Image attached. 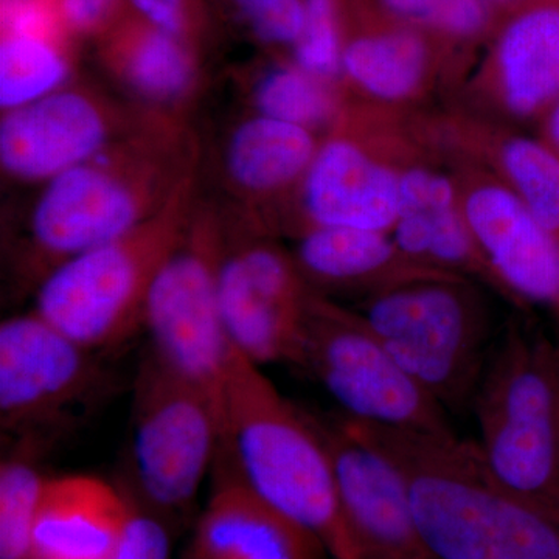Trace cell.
Instances as JSON below:
<instances>
[{
	"label": "cell",
	"instance_id": "cell-2",
	"mask_svg": "<svg viewBox=\"0 0 559 559\" xmlns=\"http://www.w3.org/2000/svg\"><path fill=\"white\" fill-rule=\"evenodd\" d=\"M341 417L400 471L433 559H559V514L500 484L477 443Z\"/></svg>",
	"mask_w": 559,
	"mask_h": 559
},
{
	"label": "cell",
	"instance_id": "cell-17",
	"mask_svg": "<svg viewBox=\"0 0 559 559\" xmlns=\"http://www.w3.org/2000/svg\"><path fill=\"white\" fill-rule=\"evenodd\" d=\"M131 510L119 485L91 474L50 476L28 559H112Z\"/></svg>",
	"mask_w": 559,
	"mask_h": 559
},
{
	"label": "cell",
	"instance_id": "cell-18",
	"mask_svg": "<svg viewBox=\"0 0 559 559\" xmlns=\"http://www.w3.org/2000/svg\"><path fill=\"white\" fill-rule=\"evenodd\" d=\"M301 186L310 229L384 231L395 226L400 178L348 138L336 135L319 146Z\"/></svg>",
	"mask_w": 559,
	"mask_h": 559
},
{
	"label": "cell",
	"instance_id": "cell-4",
	"mask_svg": "<svg viewBox=\"0 0 559 559\" xmlns=\"http://www.w3.org/2000/svg\"><path fill=\"white\" fill-rule=\"evenodd\" d=\"M198 175L159 213L116 240L51 271L35 290V310L95 352L116 348L143 329L151 286L197 210Z\"/></svg>",
	"mask_w": 559,
	"mask_h": 559
},
{
	"label": "cell",
	"instance_id": "cell-34",
	"mask_svg": "<svg viewBox=\"0 0 559 559\" xmlns=\"http://www.w3.org/2000/svg\"><path fill=\"white\" fill-rule=\"evenodd\" d=\"M550 135L551 140L555 142V145H557L559 148V103L557 109H555L554 116H551Z\"/></svg>",
	"mask_w": 559,
	"mask_h": 559
},
{
	"label": "cell",
	"instance_id": "cell-15",
	"mask_svg": "<svg viewBox=\"0 0 559 559\" xmlns=\"http://www.w3.org/2000/svg\"><path fill=\"white\" fill-rule=\"evenodd\" d=\"M97 39L103 68L131 102L182 116L201 81L193 44L160 31L128 7Z\"/></svg>",
	"mask_w": 559,
	"mask_h": 559
},
{
	"label": "cell",
	"instance_id": "cell-12",
	"mask_svg": "<svg viewBox=\"0 0 559 559\" xmlns=\"http://www.w3.org/2000/svg\"><path fill=\"white\" fill-rule=\"evenodd\" d=\"M218 288L231 347L260 367L293 364L312 294L296 259L227 216Z\"/></svg>",
	"mask_w": 559,
	"mask_h": 559
},
{
	"label": "cell",
	"instance_id": "cell-5",
	"mask_svg": "<svg viewBox=\"0 0 559 559\" xmlns=\"http://www.w3.org/2000/svg\"><path fill=\"white\" fill-rule=\"evenodd\" d=\"M479 448L492 476L559 514L557 342L511 330L492 347L474 393Z\"/></svg>",
	"mask_w": 559,
	"mask_h": 559
},
{
	"label": "cell",
	"instance_id": "cell-3",
	"mask_svg": "<svg viewBox=\"0 0 559 559\" xmlns=\"http://www.w3.org/2000/svg\"><path fill=\"white\" fill-rule=\"evenodd\" d=\"M215 468L229 471L272 509L307 530L331 559H364L314 417L283 396L263 367L235 348Z\"/></svg>",
	"mask_w": 559,
	"mask_h": 559
},
{
	"label": "cell",
	"instance_id": "cell-28",
	"mask_svg": "<svg viewBox=\"0 0 559 559\" xmlns=\"http://www.w3.org/2000/svg\"><path fill=\"white\" fill-rule=\"evenodd\" d=\"M296 64L316 79L329 81L342 70L340 16L336 0H305V24L294 44Z\"/></svg>",
	"mask_w": 559,
	"mask_h": 559
},
{
	"label": "cell",
	"instance_id": "cell-6",
	"mask_svg": "<svg viewBox=\"0 0 559 559\" xmlns=\"http://www.w3.org/2000/svg\"><path fill=\"white\" fill-rule=\"evenodd\" d=\"M223 439L219 404L146 348L132 382L124 491L165 524L179 521L215 469Z\"/></svg>",
	"mask_w": 559,
	"mask_h": 559
},
{
	"label": "cell",
	"instance_id": "cell-30",
	"mask_svg": "<svg viewBox=\"0 0 559 559\" xmlns=\"http://www.w3.org/2000/svg\"><path fill=\"white\" fill-rule=\"evenodd\" d=\"M267 44H296L305 24V0H230Z\"/></svg>",
	"mask_w": 559,
	"mask_h": 559
},
{
	"label": "cell",
	"instance_id": "cell-20",
	"mask_svg": "<svg viewBox=\"0 0 559 559\" xmlns=\"http://www.w3.org/2000/svg\"><path fill=\"white\" fill-rule=\"evenodd\" d=\"M318 143L311 130L253 114L231 130L223 151L227 189L240 204H259L304 182Z\"/></svg>",
	"mask_w": 559,
	"mask_h": 559
},
{
	"label": "cell",
	"instance_id": "cell-11",
	"mask_svg": "<svg viewBox=\"0 0 559 559\" xmlns=\"http://www.w3.org/2000/svg\"><path fill=\"white\" fill-rule=\"evenodd\" d=\"M154 110L70 81L60 90L2 112L0 165L7 178L47 183L156 119Z\"/></svg>",
	"mask_w": 559,
	"mask_h": 559
},
{
	"label": "cell",
	"instance_id": "cell-33",
	"mask_svg": "<svg viewBox=\"0 0 559 559\" xmlns=\"http://www.w3.org/2000/svg\"><path fill=\"white\" fill-rule=\"evenodd\" d=\"M124 0H60L70 36H98L123 10Z\"/></svg>",
	"mask_w": 559,
	"mask_h": 559
},
{
	"label": "cell",
	"instance_id": "cell-10",
	"mask_svg": "<svg viewBox=\"0 0 559 559\" xmlns=\"http://www.w3.org/2000/svg\"><path fill=\"white\" fill-rule=\"evenodd\" d=\"M108 388L98 352L38 312L0 325V428L14 447L36 451Z\"/></svg>",
	"mask_w": 559,
	"mask_h": 559
},
{
	"label": "cell",
	"instance_id": "cell-22",
	"mask_svg": "<svg viewBox=\"0 0 559 559\" xmlns=\"http://www.w3.org/2000/svg\"><path fill=\"white\" fill-rule=\"evenodd\" d=\"M507 105L530 116L559 95V7H539L516 17L499 43Z\"/></svg>",
	"mask_w": 559,
	"mask_h": 559
},
{
	"label": "cell",
	"instance_id": "cell-32",
	"mask_svg": "<svg viewBox=\"0 0 559 559\" xmlns=\"http://www.w3.org/2000/svg\"><path fill=\"white\" fill-rule=\"evenodd\" d=\"M134 11L160 31L171 33L190 44H197L201 28V13L197 0H124Z\"/></svg>",
	"mask_w": 559,
	"mask_h": 559
},
{
	"label": "cell",
	"instance_id": "cell-27",
	"mask_svg": "<svg viewBox=\"0 0 559 559\" xmlns=\"http://www.w3.org/2000/svg\"><path fill=\"white\" fill-rule=\"evenodd\" d=\"M503 165L530 215L559 234V157L533 140L514 139L503 148Z\"/></svg>",
	"mask_w": 559,
	"mask_h": 559
},
{
	"label": "cell",
	"instance_id": "cell-8",
	"mask_svg": "<svg viewBox=\"0 0 559 559\" xmlns=\"http://www.w3.org/2000/svg\"><path fill=\"white\" fill-rule=\"evenodd\" d=\"M293 366L358 421L451 436L447 409L390 355L362 314L311 294Z\"/></svg>",
	"mask_w": 559,
	"mask_h": 559
},
{
	"label": "cell",
	"instance_id": "cell-23",
	"mask_svg": "<svg viewBox=\"0 0 559 559\" xmlns=\"http://www.w3.org/2000/svg\"><path fill=\"white\" fill-rule=\"evenodd\" d=\"M426 64L425 43L411 32L362 36L347 44L342 55L345 75L382 100L411 95L425 75Z\"/></svg>",
	"mask_w": 559,
	"mask_h": 559
},
{
	"label": "cell",
	"instance_id": "cell-29",
	"mask_svg": "<svg viewBox=\"0 0 559 559\" xmlns=\"http://www.w3.org/2000/svg\"><path fill=\"white\" fill-rule=\"evenodd\" d=\"M404 20L423 22L451 35L469 36L487 22L484 0H381Z\"/></svg>",
	"mask_w": 559,
	"mask_h": 559
},
{
	"label": "cell",
	"instance_id": "cell-35",
	"mask_svg": "<svg viewBox=\"0 0 559 559\" xmlns=\"http://www.w3.org/2000/svg\"><path fill=\"white\" fill-rule=\"evenodd\" d=\"M557 348H558V367H559V341L557 342Z\"/></svg>",
	"mask_w": 559,
	"mask_h": 559
},
{
	"label": "cell",
	"instance_id": "cell-14",
	"mask_svg": "<svg viewBox=\"0 0 559 559\" xmlns=\"http://www.w3.org/2000/svg\"><path fill=\"white\" fill-rule=\"evenodd\" d=\"M218 469L183 559H331L307 530Z\"/></svg>",
	"mask_w": 559,
	"mask_h": 559
},
{
	"label": "cell",
	"instance_id": "cell-13",
	"mask_svg": "<svg viewBox=\"0 0 559 559\" xmlns=\"http://www.w3.org/2000/svg\"><path fill=\"white\" fill-rule=\"evenodd\" d=\"M364 559H433L415 522L406 481L340 417H314Z\"/></svg>",
	"mask_w": 559,
	"mask_h": 559
},
{
	"label": "cell",
	"instance_id": "cell-25",
	"mask_svg": "<svg viewBox=\"0 0 559 559\" xmlns=\"http://www.w3.org/2000/svg\"><path fill=\"white\" fill-rule=\"evenodd\" d=\"M35 452L14 447L0 463V559H28L33 530L50 476Z\"/></svg>",
	"mask_w": 559,
	"mask_h": 559
},
{
	"label": "cell",
	"instance_id": "cell-16",
	"mask_svg": "<svg viewBox=\"0 0 559 559\" xmlns=\"http://www.w3.org/2000/svg\"><path fill=\"white\" fill-rule=\"evenodd\" d=\"M465 218L477 245L507 288L559 310V240L502 189L481 187L466 201Z\"/></svg>",
	"mask_w": 559,
	"mask_h": 559
},
{
	"label": "cell",
	"instance_id": "cell-1",
	"mask_svg": "<svg viewBox=\"0 0 559 559\" xmlns=\"http://www.w3.org/2000/svg\"><path fill=\"white\" fill-rule=\"evenodd\" d=\"M198 164L200 145L183 116L160 114L44 183L11 260L17 288L35 293L66 261L153 218Z\"/></svg>",
	"mask_w": 559,
	"mask_h": 559
},
{
	"label": "cell",
	"instance_id": "cell-9",
	"mask_svg": "<svg viewBox=\"0 0 559 559\" xmlns=\"http://www.w3.org/2000/svg\"><path fill=\"white\" fill-rule=\"evenodd\" d=\"M364 318L401 367L444 409H465L487 366L479 305L444 278L404 283L371 297Z\"/></svg>",
	"mask_w": 559,
	"mask_h": 559
},
{
	"label": "cell",
	"instance_id": "cell-7",
	"mask_svg": "<svg viewBox=\"0 0 559 559\" xmlns=\"http://www.w3.org/2000/svg\"><path fill=\"white\" fill-rule=\"evenodd\" d=\"M227 215L198 202L182 240L151 286L143 314L148 348L207 392L224 414L231 347L219 307Z\"/></svg>",
	"mask_w": 559,
	"mask_h": 559
},
{
	"label": "cell",
	"instance_id": "cell-24",
	"mask_svg": "<svg viewBox=\"0 0 559 559\" xmlns=\"http://www.w3.org/2000/svg\"><path fill=\"white\" fill-rule=\"evenodd\" d=\"M70 39L2 33L0 108H20L73 81Z\"/></svg>",
	"mask_w": 559,
	"mask_h": 559
},
{
	"label": "cell",
	"instance_id": "cell-26",
	"mask_svg": "<svg viewBox=\"0 0 559 559\" xmlns=\"http://www.w3.org/2000/svg\"><path fill=\"white\" fill-rule=\"evenodd\" d=\"M255 114L297 127L325 124L336 114V103L325 81L299 66H275L264 70L249 90Z\"/></svg>",
	"mask_w": 559,
	"mask_h": 559
},
{
	"label": "cell",
	"instance_id": "cell-31",
	"mask_svg": "<svg viewBox=\"0 0 559 559\" xmlns=\"http://www.w3.org/2000/svg\"><path fill=\"white\" fill-rule=\"evenodd\" d=\"M170 525L165 524L159 518L142 509L132 500L130 520L112 559H170Z\"/></svg>",
	"mask_w": 559,
	"mask_h": 559
},
{
	"label": "cell",
	"instance_id": "cell-19",
	"mask_svg": "<svg viewBox=\"0 0 559 559\" xmlns=\"http://www.w3.org/2000/svg\"><path fill=\"white\" fill-rule=\"evenodd\" d=\"M393 227L396 248L417 263L480 266L510 290L477 245L465 215L455 209L454 189L443 176L426 170L401 176L399 215Z\"/></svg>",
	"mask_w": 559,
	"mask_h": 559
},
{
	"label": "cell",
	"instance_id": "cell-21",
	"mask_svg": "<svg viewBox=\"0 0 559 559\" xmlns=\"http://www.w3.org/2000/svg\"><path fill=\"white\" fill-rule=\"evenodd\" d=\"M294 259L305 282L329 288L381 283L389 290L430 278L419 275L421 264L404 255L384 231L314 227L301 235Z\"/></svg>",
	"mask_w": 559,
	"mask_h": 559
}]
</instances>
